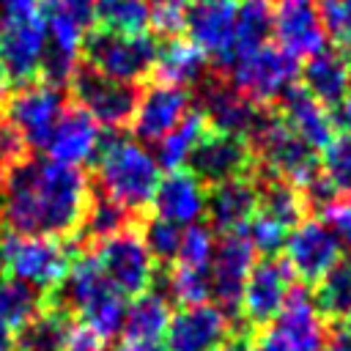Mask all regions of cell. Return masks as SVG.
Wrapping results in <instances>:
<instances>
[{
    "instance_id": "obj_1",
    "label": "cell",
    "mask_w": 351,
    "mask_h": 351,
    "mask_svg": "<svg viewBox=\"0 0 351 351\" xmlns=\"http://www.w3.org/2000/svg\"><path fill=\"white\" fill-rule=\"evenodd\" d=\"M3 219L16 236H74L90 203L82 170L52 159H19L5 170Z\"/></svg>"
},
{
    "instance_id": "obj_2",
    "label": "cell",
    "mask_w": 351,
    "mask_h": 351,
    "mask_svg": "<svg viewBox=\"0 0 351 351\" xmlns=\"http://www.w3.org/2000/svg\"><path fill=\"white\" fill-rule=\"evenodd\" d=\"M96 176L104 197L129 211H143L156 192L162 178L156 156L126 134H112L101 140L96 154Z\"/></svg>"
},
{
    "instance_id": "obj_3",
    "label": "cell",
    "mask_w": 351,
    "mask_h": 351,
    "mask_svg": "<svg viewBox=\"0 0 351 351\" xmlns=\"http://www.w3.org/2000/svg\"><path fill=\"white\" fill-rule=\"evenodd\" d=\"M38 11L47 27V55L44 77L49 85L63 88L77 74V60L88 38L93 16V0H38Z\"/></svg>"
},
{
    "instance_id": "obj_4",
    "label": "cell",
    "mask_w": 351,
    "mask_h": 351,
    "mask_svg": "<svg viewBox=\"0 0 351 351\" xmlns=\"http://www.w3.org/2000/svg\"><path fill=\"white\" fill-rule=\"evenodd\" d=\"M3 250V271L11 280H19L38 293L52 296L71 269V250L58 239L44 236H5L0 241Z\"/></svg>"
},
{
    "instance_id": "obj_5",
    "label": "cell",
    "mask_w": 351,
    "mask_h": 351,
    "mask_svg": "<svg viewBox=\"0 0 351 351\" xmlns=\"http://www.w3.org/2000/svg\"><path fill=\"white\" fill-rule=\"evenodd\" d=\"M250 335L255 351H324L329 329L315 310L313 293L304 285H293L274 321Z\"/></svg>"
},
{
    "instance_id": "obj_6",
    "label": "cell",
    "mask_w": 351,
    "mask_h": 351,
    "mask_svg": "<svg viewBox=\"0 0 351 351\" xmlns=\"http://www.w3.org/2000/svg\"><path fill=\"white\" fill-rule=\"evenodd\" d=\"M255 148L263 165L274 173V181H285L304 195L318 184V156L304 145L280 115H261L255 132Z\"/></svg>"
},
{
    "instance_id": "obj_7",
    "label": "cell",
    "mask_w": 351,
    "mask_h": 351,
    "mask_svg": "<svg viewBox=\"0 0 351 351\" xmlns=\"http://www.w3.org/2000/svg\"><path fill=\"white\" fill-rule=\"evenodd\" d=\"M156 52L159 47L148 33L132 36V33L96 30L82 44L88 69L123 85H134L137 80H143L154 69Z\"/></svg>"
},
{
    "instance_id": "obj_8",
    "label": "cell",
    "mask_w": 351,
    "mask_h": 351,
    "mask_svg": "<svg viewBox=\"0 0 351 351\" xmlns=\"http://www.w3.org/2000/svg\"><path fill=\"white\" fill-rule=\"evenodd\" d=\"M93 258L107 277V282L126 299L143 296L156 277V261L151 258L143 236L134 230H121L96 244Z\"/></svg>"
},
{
    "instance_id": "obj_9",
    "label": "cell",
    "mask_w": 351,
    "mask_h": 351,
    "mask_svg": "<svg viewBox=\"0 0 351 351\" xmlns=\"http://www.w3.org/2000/svg\"><path fill=\"white\" fill-rule=\"evenodd\" d=\"M299 74V60L277 44H266L230 63V85L252 104L282 99Z\"/></svg>"
},
{
    "instance_id": "obj_10",
    "label": "cell",
    "mask_w": 351,
    "mask_h": 351,
    "mask_svg": "<svg viewBox=\"0 0 351 351\" xmlns=\"http://www.w3.org/2000/svg\"><path fill=\"white\" fill-rule=\"evenodd\" d=\"M47 55V27L41 11L0 16V71L8 82H30Z\"/></svg>"
},
{
    "instance_id": "obj_11",
    "label": "cell",
    "mask_w": 351,
    "mask_h": 351,
    "mask_svg": "<svg viewBox=\"0 0 351 351\" xmlns=\"http://www.w3.org/2000/svg\"><path fill=\"white\" fill-rule=\"evenodd\" d=\"M63 112V93L49 82H27L5 101V123L22 137L25 145L33 148H44Z\"/></svg>"
},
{
    "instance_id": "obj_12",
    "label": "cell",
    "mask_w": 351,
    "mask_h": 351,
    "mask_svg": "<svg viewBox=\"0 0 351 351\" xmlns=\"http://www.w3.org/2000/svg\"><path fill=\"white\" fill-rule=\"evenodd\" d=\"M291 288H293V274L282 258L271 255V258L255 261V266L244 282L241 302H239V313H241L247 329L258 332V329L269 326L274 321V315L280 313V307L285 304Z\"/></svg>"
},
{
    "instance_id": "obj_13",
    "label": "cell",
    "mask_w": 351,
    "mask_h": 351,
    "mask_svg": "<svg viewBox=\"0 0 351 351\" xmlns=\"http://www.w3.org/2000/svg\"><path fill=\"white\" fill-rule=\"evenodd\" d=\"M74 99L82 112H88L99 126L107 129H121L132 121L134 104H137V90L134 85H123L115 80H107L88 66L77 69L71 77Z\"/></svg>"
},
{
    "instance_id": "obj_14",
    "label": "cell",
    "mask_w": 351,
    "mask_h": 351,
    "mask_svg": "<svg viewBox=\"0 0 351 351\" xmlns=\"http://www.w3.org/2000/svg\"><path fill=\"white\" fill-rule=\"evenodd\" d=\"M340 241L321 219H302L285 239V263L293 277L307 285H315L337 261H340Z\"/></svg>"
},
{
    "instance_id": "obj_15",
    "label": "cell",
    "mask_w": 351,
    "mask_h": 351,
    "mask_svg": "<svg viewBox=\"0 0 351 351\" xmlns=\"http://www.w3.org/2000/svg\"><path fill=\"white\" fill-rule=\"evenodd\" d=\"M255 266V250L244 233H228L217 241L208 263V288L217 299V307L225 315L239 313L241 291Z\"/></svg>"
},
{
    "instance_id": "obj_16",
    "label": "cell",
    "mask_w": 351,
    "mask_h": 351,
    "mask_svg": "<svg viewBox=\"0 0 351 351\" xmlns=\"http://www.w3.org/2000/svg\"><path fill=\"white\" fill-rule=\"evenodd\" d=\"M236 14H239V0H192L184 25L189 41L206 58L230 66L233 41H236Z\"/></svg>"
},
{
    "instance_id": "obj_17",
    "label": "cell",
    "mask_w": 351,
    "mask_h": 351,
    "mask_svg": "<svg viewBox=\"0 0 351 351\" xmlns=\"http://www.w3.org/2000/svg\"><path fill=\"white\" fill-rule=\"evenodd\" d=\"M271 36L291 58H313L326 49V33L315 0H277L271 3Z\"/></svg>"
},
{
    "instance_id": "obj_18",
    "label": "cell",
    "mask_w": 351,
    "mask_h": 351,
    "mask_svg": "<svg viewBox=\"0 0 351 351\" xmlns=\"http://www.w3.org/2000/svg\"><path fill=\"white\" fill-rule=\"evenodd\" d=\"M228 337H233L230 315L208 302L189 304L170 315L162 351H217Z\"/></svg>"
},
{
    "instance_id": "obj_19",
    "label": "cell",
    "mask_w": 351,
    "mask_h": 351,
    "mask_svg": "<svg viewBox=\"0 0 351 351\" xmlns=\"http://www.w3.org/2000/svg\"><path fill=\"white\" fill-rule=\"evenodd\" d=\"M189 165L203 184L217 186V184L247 176V170L252 167V148L244 137L206 132L200 145L189 156Z\"/></svg>"
},
{
    "instance_id": "obj_20",
    "label": "cell",
    "mask_w": 351,
    "mask_h": 351,
    "mask_svg": "<svg viewBox=\"0 0 351 351\" xmlns=\"http://www.w3.org/2000/svg\"><path fill=\"white\" fill-rule=\"evenodd\" d=\"M189 112V96L181 88L156 82L143 96H137L134 115H132V132L137 143H159L165 134H170L181 118Z\"/></svg>"
},
{
    "instance_id": "obj_21",
    "label": "cell",
    "mask_w": 351,
    "mask_h": 351,
    "mask_svg": "<svg viewBox=\"0 0 351 351\" xmlns=\"http://www.w3.org/2000/svg\"><path fill=\"white\" fill-rule=\"evenodd\" d=\"M99 148H101V126L80 107L66 110L44 143L47 159L77 170L80 165L96 159Z\"/></svg>"
},
{
    "instance_id": "obj_22",
    "label": "cell",
    "mask_w": 351,
    "mask_h": 351,
    "mask_svg": "<svg viewBox=\"0 0 351 351\" xmlns=\"http://www.w3.org/2000/svg\"><path fill=\"white\" fill-rule=\"evenodd\" d=\"M206 186L192 170H170L159 178L154 192V208L156 217L165 222H173L178 228L197 225V219L206 214Z\"/></svg>"
},
{
    "instance_id": "obj_23",
    "label": "cell",
    "mask_w": 351,
    "mask_h": 351,
    "mask_svg": "<svg viewBox=\"0 0 351 351\" xmlns=\"http://www.w3.org/2000/svg\"><path fill=\"white\" fill-rule=\"evenodd\" d=\"M258 203H261V189L244 176L211 186V192L206 195V214L211 219V228L219 230L222 236L241 233L255 217Z\"/></svg>"
},
{
    "instance_id": "obj_24",
    "label": "cell",
    "mask_w": 351,
    "mask_h": 351,
    "mask_svg": "<svg viewBox=\"0 0 351 351\" xmlns=\"http://www.w3.org/2000/svg\"><path fill=\"white\" fill-rule=\"evenodd\" d=\"M203 121L214 126L217 134H230V137H247L255 132L261 121V110L241 96L233 85H211L203 96Z\"/></svg>"
},
{
    "instance_id": "obj_25",
    "label": "cell",
    "mask_w": 351,
    "mask_h": 351,
    "mask_svg": "<svg viewBox=\"0 0 351 351\" xmlns=\"http://www.w3.org/2000/svg\"><path fill=\"white\" fill-rule=\"evenodd\" d=\"M280 118L313 151H324L329 140L335 137V123H332L329 110L321 101H315L304 88H291L282 96Z\"/></svg>"
},
{
    "instance_id": "obj_26",
    "label": "cell",
    "mask_w": 351,
    "mask_h": 351,
    "mask_svg": "<svg viewBox=\"0 0 351 351\" xmlns=\"http://www.w3.org/2000/svg\"><path fill=\"white\" fill-rule=\"evenodd\" d=\"M302 80V88L326 110H332L348 99V58L340 49L326 47L304 60Z\"/></svg>"
},
{
    "instance_id": "obj_27",
    "label": "cell",
    "mask_w": 351,
    "mask_h": 351,
    "mask_svg": "<svg viewBox=\"0 0 351 351\" xmlns=\"http://www.w3.org/2000/svg\"><path fill=\"white\" fill-rule=\"evenodd\" d=\"M77 318L49 296L41 310L14 335V351H66Z\"/></svg>"
},
{
    "instance_id": "obj_28",
    "label": "cell",
    "mask_w": 351,
    "mask_h": 351,
    "mask_svg": "<svg viewBox=\"0 0 351 351\" xmlns=\"http://www.w3.org/2000/svg\"><path fill=\"white\" fill-rule=\"evenodd\" d=\"M321 206L332 197H351V129L335 132L318 159V184L304 195Z\"/></svg>"
},
{
    "instance_id": "obj_29",
    "label": "cell",
    "mask_w": 351,
    "mask_h": 351,
    "mask_svg": "<svg viewBox=\"0 0 351 351\" xmlns=\"http://www.w3.org/2000/svg\"><path fill=\"white\" fill-rule=\"evenodd\" d=\"M159 82L173 85L186 90L189 85H197L206 74V55L184 38H173L170 44H165L156 52V63H154Z\"/></svg>"
},
{
    "instance_id": "obj_30",
    "label": "cell",
    "mask_w": 351,
    "mask_h": 351,
    "mask_svg": "<svg viewBox=\"0 0 351 351\" xmlns=\"http://www.w3.org/2000/svg\"><path fill=\"white\" fill-rule=\"evenodd\" d=\"M170 302L156 293V291H145L143 296H137L129 307H126V318H123V340H143V343H159L167 332L170 324Z\"/></svg>"
},
{
    "instance_id": "obj_31",
    "label": "cell",
    "mask_w": 351,
    "mask_h": 351,
    "mask_svg": "<svg viewBox=\"0 0 351 351\" xmlns=\"http://www.w3.org/2000/svg\"><path fill=\"white\" fill-rule=\"evenodd\" d=\"M313 302L324 321L351 324V255H340V261L315 282Z\"/></svg>"
},
{
    "instance_id": "obj_32",
    "label": "cell",
    "mask_w": 351,
    "mask_h": 351,
    "mask_svg": "<svg viewBox=\"0 0 351 351\" xmlns=\"http://www.w3.org/2000/svg\"><path fill=\"white\" fill-rule=\"evenodd\" d=\"M271 38V0H239L233 60L266 47Z\"/></svg>"
},
{
    "instance_id": "obj_33",
    "label": "cell",
    "mask_w": 351,
    "mask_h": 351,
    "mask_svg": "<svg viewBox=\"0 0 351 351\" xmlns=\"http://www.w3.org/2000/svg\"><path fill=\"white\" fill-rule=\"evenodd\" d=\"M203 134H206V121H203L200 110H189L181 118V123L159 140V151H156L159 167H167V173L181 170L189 162V156L195 154V148L200 145Z\"/></svg>"
},
{
    "instance_id": "obj_34",
    "label": "cell",
    "mask_w": 351,
    "mask_h": 351,
    "mask_svg": "<svg viewBox=\"0 0 351 351\" xmlns=\"http://www.w3.org/2000/svg\"><path fill=\"white\" fill-rule=\"evenodd\" d=\"M44 299L47 296L36 288L11 277H0V332L16 335L41 310Z\"/></svg>"
},
{
    "instance_id": "obj_35",
    "label": "cell",
    "mask_w": 351,
    "mask_h": 351,
    "mask_svg": "<svg viewBox=\"0 0 351 351\" xmlns=\"http://www.w3.org/2000/svg\"><path fill=\"white\" fill-rule=\"evenodd\" d=\"M93 16L110 33H145L151 25V0H93Z\"/></svg>"
},
{
    "instance_id": "obj_36",
    "label": "cell",
    "mask_w": 351,
    "mask_h": 351,
    "mask_svg": "<svg viewBox=\"0 0 351 351\" xmlns=\"http://www.w3.org/2000/svg\"><path fill=\"white\" fill-rule=\"evenodd\" d=\"M304 208H307L304 192L291 186V184H285V181H271L261 192V203H258L261 214L271 217L274 222H280L288 230H293L304 219Z\"/></svg>"
},
{
    "instance_id": "obj_37",
    "label": "cell",
    "mask_w": 351,
    "mask_h": 351,
    "mask_svg": "<svg viewBox=\"0 0 351 351\" xmlns=\"http://www.w3.org/2000/svg\"><path fill=\"white\" fill-rule=\"evenodd\" d=\"M126 222H129V214L121 206H115L110 197L101 195V197H90L80 230H82V236L88 241L99 244V241H104V239L126 230Z\"/></svg>"
},
{
    "instance_id": "obj_38",
    "label": "cell",
    "mask_w": 351,
    "mask_h": 351,
    "mask_svg": "<svg viewBox=\"0 0 351 351\" xmlns=\"http://www.w3.org/2000/svg\"><path fill=\"white\" fill-rule=\"evenodd\" d=\"M214 230L206 228V225H189L181 230V244H178V255H176V263L178 266H186V269H200V271H208V263H211V255H214Z\"/></svg>"
},
{
    "instance_id": "obj_39",
    "label": "cell",
    "mask_w": 351,
    "mask_h": 351,
    "mask_svg": "<svg viewBox=\"0 0 351 351\" xmlns=\"http://www.w3.org/2000/svg\"><path fill=\"white\" fill-rule=\"evenodd\" d=\"M167 293L178 302V307L203 304V302L211 296V288H208V271L186 269V266H176L173 274L167 277Z\"/></svg>"
},
{
    "instance_id": "obj_40",
    "label": "cell",
    "mask_w": 351,
    "mask_h": 351,
    "mask_svg": "<svg viewBox=\"0 0 351 351\" xmlns=\"http://www.w3.org/2000/svg\"><path fill=\"white\" fill-rule=\"evenodd\" d=\"M143 244L148 247V252H151V258H154V261L170 263V261H176V255H178L181 228H178V225H173V222H165V219L154 217V219H148V222H145Z\"/></svg>"
},
{
    "instance_id": "obj_41",
    "label": "cell",
    "mask_w": 351,
    "mask_h": 351,
    "mask_svg": "<svg viewBox=\"0 0 351 351\" xmlns=\"http://www.w3.org/2000/svg\"><path fill=\"white\" fill-rule=\"evenodd\" d=\"M288 228H282L280 222H274L271 217H266V214H261V211H255V217L250 219V225H247V241L252 244V250L255 252H261L263 258H271L274 252H280L282 247H285V239H288Z\"/></svg>"
},
{
    "instance_id": "obj_42",
    "label": "cell",
    "mask_w": 351,
    "mask_h": 351,
    "mask_svg": "<svg viewBox=\"0 0 351 351\" xmlns=\"http://www.w3.org/2000/svg\"><path fill=\"white\" fill-rule=\"evenodd\" d=\"M326 38L351 47V0H315Z\"/></svg>"
},
{
    "instance_id": "obj_43",
    "label": "cell",
    "mask_w": 351,
    "mask_h": 351,
    "mask_svg": "<svg viewBox=\"0 0 351 351\" xmlns=\"http://www.w3.org/2000/svg\"><path fill=\"white\" fill-rule=\"evenodd\" d=\"M192 0H151V25L165 36H176L186 25Z\"/></svg>"
},
{
    "instance_id": "obj_44",
    "label": "cell",
    "mask_w": 351,
    "mask_h": 351,
    "mask_svg": "<svg viewBox=\"0 0 351 351\" xmlns=\"http://www.w3.org/2000/svg\"><path fill=\"white\" fill-rule=\"evenodd\" d=\"M321 222L337 236L340 244L351 247V197H332L321 206Z\"/></svg>"
},
{
    "instance_id": "obj_45",
    "label": "cell",
    "mask_w": 351,
    "mask_h": 351,
    "mask_svg": "<svg viewBox=\"0 0 351 351\" xmlns=\"http://www.w3.org/2000/svg\"><path fill=\"white\" fill-rule=\"evenodd\" d=\"M66 351H107V343H104L99 335H93L88 326H82V324L77 321L74 329H71V335H69Z\"/></svg>"
},
{
    "instance_id": "obj_46",
    "label": "cell",
    "mask_w": 351,
    "mask_h": 351,
    "mask_svg": "<svg viewBox=\"0 0 351 351\" xmlns=\"http://www.w3.org/2000/svg\"><path fill=\"white\" fill-rule=\"evenodd\" d=\"M324 351H351V324H332Z\"/></svg>"
},
{
    "instance_id": "obj_47",
    "label": "cell",
    "mask_w": 351,
    "mask_h": 351,
    "mask_svg": "<svg viewBox=\"0 0 351 351\" xmlns=\"http://www.w3.org/2000/svg\"><path fill=\"white\" fill-rule=\"evenodd\" d=\"M3 16H16V14H33L38 11V0H0Z\"/></svg>"
},
{
    "instance_id": "obj_48",
    "label": "cell",
    "mask_w": 351,
    "mask_h": 351,
    "mask_svg": "<svg viewBox=\"0 0 351 351\" xmlns=\"http://www.w3.org/2000/svg\"><path fill=\"white\" fill-rule=\"evenodd\" d=\"M217 351H255L252 335H250V332H247V335H233V337H228Z\"/></svg>"
},
{
    "instance_id": "obj_49",
    "label": "cell",
    "mask_w": 351,
    "mask_h": 351,
    "mask_svg": "<svg viewBox=\"0 0 351 351\" xmlns=\"http://www.w3.org/2000/svg\"><path fill=\"white\" fill-rule=\"evenodd\" d=\"M115 351H162L159 343H143V340H121Z\"/></svg>"
},
{
    "instance_id": "obj_50",
    "label": "cell",
    "mask_w": 351,
    "mask_h": 351,
    "mask_svg": "<svg viewBox=\"0 0 351 351\" xmlns=\"http://www.w3.org/2000/svg\"><path fill=\"white\" fill-rule=\"evenodd\" d=\"M5 96H8V80H5V74L0 71V104L5 101Z\"/></svg>"
},
{
    "instance_id": "obj_51",
    "label": "cell",
    "mask_w": 351,
    "mask_h": 351,
    "mask_svg": "<svg viewBox=\"0 0 351 351\" xmlns=\"http://www.w3.org/2000/svg\"><path fill=\"white\" fill-rule=\"evenodd\" d=\"M348 99H351V60H348Z\"/></svg>"
},
{
    "instance_id": "obj_52",
    "label": "cell",
    "mask_w": 351,
    "mask_h": 351,
    "mask_svg": "<svg viewBox=\"0 0 351 351\" xmlns=\"http://www.w3.org/2000/svg\"><path fill=\"white\" fill-rule=\"evenodd\" d=\"M0 222H3V184H0Z\"/></svg>"
},
{
    "instance_id": "obj_53",
    "label": "cell",
    "mask_w": 351,
    "mask_h": 351,
    "mask_svg": "<svg viewBox=\"0 0 351 351\" xmlns=\"http://www.w3.org/2000/svg\"><path fill=\"white\" fill-rule=\"evenodd\" d=\"M0 277H3V250H0Z\"/></svg>"
}]
</instances>
